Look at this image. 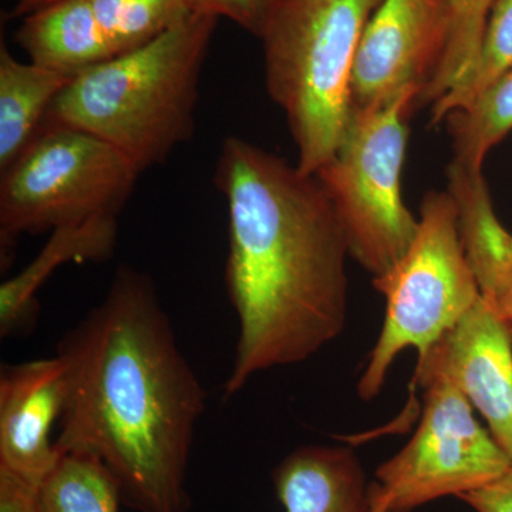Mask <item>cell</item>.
<instances>
[{
  "instance_id": "cell-1",
  "label": "cell",
  "mask_w": 512,
  "mask_h": 512,
  "mask_svg": "<svg viewBox=\"0 0 512 512\" xmlns=\"http://www.w3.org/2000/svg\"><path fill=\"white\" fill-rule=\"evenodd\" d=\"M56 355L66 375L57 451L99 460L137 512H187L205 392L150 276L120 266Z\"/></svg>"
},
{
  "instance_id": "cell-2",
  "label": "cell",
  "mask_w": 512,
  "mask_h": 512,
  "mask_svg": "<svg viewBox=\"0 0 512 512\" xmlns=\"http://www.w3.org/2000/svg\"><path fill=\"white\" fill-rule=\"evenodd\" d=\"M215 185L228 208L225 286L239 338L225 394L298 365L348 319V241L315 174L239 137L222 143Z\"/></svg>"
},
{
  "instance_id": "cell-3",
  "label": "cell",
  "mask_w": 512,
  "mask_h": 512,
  "mask_svg": "<svg viewBox=\"0 0 512 512\" xmlns=\"http://www.w3.org/2000/svg\"><path fill=\"white\" fill-rule=\"evenodd\" d=\"M217 16L195 12L153 42L74 76L42 126L86 131L140 173L194 134L198 87Z\"/></svg>"
},
{
  "instance_id": "cell-4",
  "label": "cell",
  "mask_w": 512,
  "mask_h": 512,
  "mask_svg": "<svg viewBox=\"0 0 512 512\" xmlns=\"http://www.w3.org/2000/svg\"><path fill=\"white\" fill-rule=\"evenodd\" d=\"M382 2L281 0L259 37L266 92L285 113L303 173H318L348 131L357 50Z\"/></svg>"
},
{
  "instance_id": "cell-5",
  "label": "cell",
  "mask_w": 512,
  "mask_h": 512,
  "mask_svg": "<svg viewBox=\"0 0 512 512\" xmlns=\"http://www.w3.org/2000/svg\"><path fill=\"white\" fill-rule=\"evenodd\" d=\"M373 286L386 299V316L365 372L360 399L382 392L387 373L404 349L421 359L481 299L464 254L457 207L448 191H430L421 201L419 229L403 258Z\"/></svg>"
},
{
  "instance_id": "cell-6",
  "label": "cell",
  "mask_w": 512,
  "mask_h": 512,
  "mask_svg": "<svg viewBox=\"0 0 512 512\" xmlns=\"http://www.w3.org/2000/svg\"><path fill=\"white\" fill-rule=\"evenodd\" d=\"M416 99V92H407L384 106L352 113L335 156L315 174L338 214L349 255L373 278L403 258L419 229L400 188L407 114Z\"/></svg>"
},
{
  "instance_id": "cell-7",
  "label": "cell",
  "mask_w": 512,
  "mask_h": 512,
  "mask_svg": "<svg viewBox=\"0 0 512 512\" xmlns=\"http://www.w3.org/2000/svg\"><path fill=\"white\" fill-rule=\"evenodd\" d=\"M140 171L106 141L66 126H42L2 171V249L22 235L117 215L133 194Z\"/></svg>"
},
{
  "instance_id": "cell-8",
  "label": "cell",
  "mask_w": 512,
  "mask_h": 512,
  "mask_svg": "<svg viewBox=\"0 0 512 512\" xmlns=\"http://www.w3.org/2000/svg\"><path fill=\"white\" fill-rule=\"evenodd\" d=\"M419 387L424 407L416 433L377 468L370 484V493L387 512H413L448 495L458 498L493 483L512 466L450 380L431 376Z\"/></svg>"
},
{
  "instance_id": "cell-9",
  "label": "cell",
  "mask_w": 512,
  "mask_h": 512,
  "mask_svg": "<svg viewBox=\"0 0 512 512\" xmlns=\"http://www.w3.org/2000/svg\"><path fill=\"white\" fill-rule=\"evenodd\" d=\"M450 12L451 0H383L357 50L352 113L384 106L407 92L419 97L439 66Z\"/></svg>"
},
{
  "instance_id": "cell-10",
  "label": "cell",
  "mask_w": 512,
  "mask_h": 512,
  "mask_svg": "<svg viewBox=\"0 0 512 512\" xmlns=\"http://www.w3.org/2000/svg\"><path fill=\"white\" fill-rule=\"evenodd\" d=\"M481 296L460 322L417 359L414 383L443 376L481 414L512 460V336Z\"/></svg>"
},
{
  "instance_id": "cell-11",
  "label": "cell",
  "mask_w": 512,
  "mask_h": 512,
  "mask_svg": "<svg viewBox=\"0 0 512 512\" xmlns=\"http://www.w3.org/2000/svg\"><path fill=\"white\" fill-rule=\"evenodd\" d=\"M66 375L59 356L2 367L0 470L40 487L59 451L50 434L62 416Z\"/></svg>"
},
{
  "instance_id": "cell-12",
  "label": "cell",
  "mask_w": 512,
  "mask_h": 512,
  "mask_svg": "<svg viewBox=\"0 0 512 512\" xmlns=\"http://www.w3.org/2000/svg\"><path fill=\"white\" fill-rule=\"evenodd\" d=\"M276 495L285 512H370V484L355 451L305 446L276 467Z\"/></svg>"
},
{
  "instance_id": "cell-13",
  "label": "cell",
  "mask_w": 512,
  "mask_h": 512,
  "mask_svg": "<svg viewBox=\"0 0 512 512\" xmlns=\"http://www.w3.org/2000/svg\"><path fill=\"white\" fill-rule=\"evenodd\" d=\"M117 215H100L50 232L45 247L18 275L0 286V336L9 338L28 328L37 311V292L60 266L70 262L110 259L119 237Z\"/></svg>"
},
{
  "instance_id": "cell-14",
  "label": "cell",
  "mask_w": 512,
  "mask_h": 512,
  "mask_svg": "<svg viewBox=\"0 0 512 512\" xmlns=\"http://www.w3.org/2000/svg\"><path fill=\"white\" fill-rule=\"evenodd\" d=\"M15 40L29 62L62 72L79 73L116 57L87 0H57L30 13L22 19Z\"/></svg>"
},
{
  "instance_id": "cell-15",
  "label": "cell",
  "mask_w": 512,
  "mask_h": 512,
  "mask_svg": "<svg viewBox=\"0 0 512 512\" xmlns=\"http://www.w3.org/2000/svg\"><path fill=\"white\" fill-rule=\"evenodd\" d=\"M77 73L22 62L0 46V173L29 146Z\"/></svg>"
},
{
  "instance_id": "cell-16",
  "label": "cell",
  "mask_w": 512,
  "mask_h": 512,
  "mask_svg": "<svg viewBox=\"0 0 512 512\" xmlns=\"http://www.w3.org/2000/svg\"><path fill=\"white\" fill-rule=\"evenodd\" d=\"M444 121L453 161L483 170L487 154L512 130V67L470 106L453 111Z\"/></svg>"
},
{
  "instance_id": "cell-17",
  "label": "cell",
  "mask_w": 512,
  "mask_h": 512,
  "mask_svg": "<svg viewBox=\"0 0 512 512\" xmlns=\"http://www.w3.org/2000/svg\"><path fill=\"white\" fill-rule=\"evenodd\" d=\"M119 484L96 458L59 453L55 468L39 487V512H120Z\"/></svg>"
},
{
  "instance_id": "cell-18",
  "label": "cell",
  "mask_w": 512,
  "mask_h": 512,
  "mask_svg": "<svg viewBox=\"0 0 512 512\" xmlns=\"http://www.w3.org/2000/svg\"><path fill=\"white\" fill-rule=\"evenodd\" d=\"M114 56L136 50L194 12L190 0H87Z\"/></svg>"
},
{
  "instance_id": "cell-19",
  "label": "cell",
  "mask_w": 512,
  "mask_h": 512,
  "mask_svg": "<svg viewBox=\"0 0 512 512\" xmlns=\"http://www.w3.org/2000/svg\"><path fill=\"white\" fill-rule=\"evenodd\" d=\"M512 67V0H494L476 62L446 94L430 107V124L466 109Z\"/></svg>"
},
{
  "instance_id": "cell-20",
  "label": "cell",
  "mask_w": 512,
  "mask_h": 512,
  "mask_svg": "<svg viewBox=\"0 0 512 512\" xmlns=\"http://www.w3.org/2000/svg\"><path fill=\"white\" fill-rule=\"evenodd\" d=\"M494 0H451L446 46L436 72L416 100L433 106L476 62Z\"/></svg>"
},
{
  "instance_id": "cell-21",
  "label": "cell",
  "mask_w": 512,
  "mask_h": 512,
  "mask_svg": "<svg viewBox=\"0 0 512 512\" xmlns=\"http://www.w3.org/2000/svg\"><path fill=\"white\" fill-rule=\"evenodd\" d=\"M194 12L208 13L234 22L239 28L261 37L266 23L281 0H190Z\"/></svg>"
},
{
  "instance_id": "cell-22",
  "label": "cell",
  "mask_w": 512,
  "mask_h": 512,
  "mask_svg": "<svg viewBox=\"0 0 512 512\" xmlns=\"http://www.w3.org/2000/svg\"><path fill=\"white\" fill-rule=\"evenodd\" d=\"M458 498L476 512H512V466L493 483Z\"/></svg>"
},
{
  "instance_id": "cell-23",
  "label": "cell",
  "mask_w": 512,
  "mask_h": 512,
  "mask_svg": "<svg viewBox=\"0 0 512 512\" xmlns=\"http://www.w3.org/2000/svg\"><path fill=\"white\" fill-rule=\"evenodd\" d=\"M39 487L0 470V512H39Z\"/></svg>"
},
{
  "instance_id": "cell-24",
  "label": "cell",
  "mask_w": 512,
  "mask_h": 512,
  "mask_svg": "<svg viewBox=\"0 0 512 512\" xmlns=\"http://www.w3.org/2000/svg\"><path fill=\"white\" fill-rule=\"evenodd\" d=\"M501 319L512 325V272L503 286L490 299H484Z\"/></svg>"
},
{
  "instance_id": "cell-25",
  "label": "cell",
  "mask_w": 512,
  "mask_h": 512,
  "mask_svg": "<svg viewBox=\"0 0 512 512\" xmlns=\"http://www.w3.org/2000/svg\"><path fill=\"white\" fill-rule=\"evenodd\" d=\"M55 2L57 0H12V15L15 18L23 19L30 13L46 8V6Z\"/></svg>"
},
{
  "instance_id": "cell-26",
  "label": "cell",
  "mask_w": 512,
  "mask_h": 512,
  "mask_svg": "<svg viewBox=\"0 0 512 512\" xmlns=\"http://www.w3.org/2000/svg\"><path fill=\"white\" fill-rule=\"evenodd\" d=\"M370 503H372L370 505V512H387L384 505L372 493H370Z\"/></svg>"
},
{
  "instance_id": "cell-27",
  "label": "cell",
  "mask_w": 512,
  "mask_h": 512,
  "mask_svg": "<svg viewBox=\"0 0 512 512\" xmlns=\"http://www.w3.org/2000/svg\"><path fill=\"white\" fill-rule=\"evenodd\" d=\"M511 336H512V326H511Z\"/></svg>"
}]
</instances>
